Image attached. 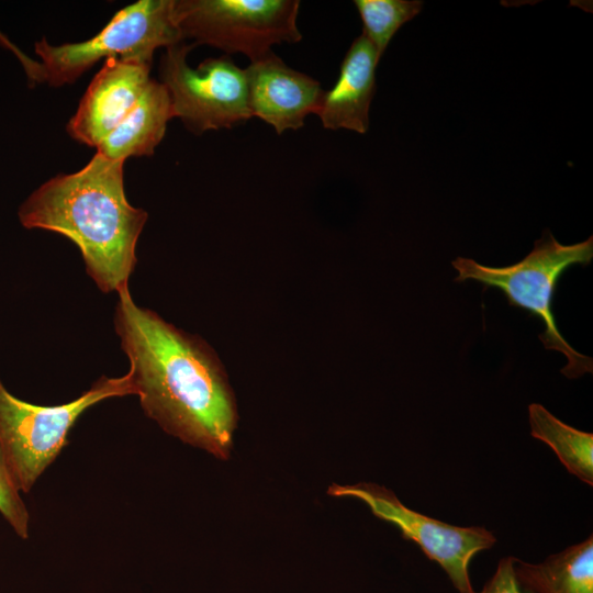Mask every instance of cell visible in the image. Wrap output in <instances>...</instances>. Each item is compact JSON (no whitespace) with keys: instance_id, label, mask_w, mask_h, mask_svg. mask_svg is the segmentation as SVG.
<instances>
[{"instance_id":"obj_7","label":"cell","mask_w":593,"mask_h":593,"mask_svg":"<svg viewBox=\"0 0 593 593\" xmlns=\"http://www.w3.org/2000/svg\"><path fill=\"white\" fill-rule=\"evenodd\" d=\"M195 46L183 41L166 47L160 57V82L169 92L174 118L197 135L249 120L245 68L226 55L206 58L192 68L187 56Z\"/></svg>"},{"instance_id":"obj_6","label":"cell","mask_w":593,"mask_h":593,"mask_svg":"<svg viewBox=\"0 0 593 593\" xmlns=\"http://www.w3.org/2000/svg\"><path fill=\"white\" fill-rule=\"evenodd\" d=\"M174 0H139L118 11L93 37L79 43H35L45 82L60 87L75 82L101 59H153L159 47L183 42L172 15Z\"/></svg>"},{"instance_id":"obj_9","label":"cell","mask_w":593,"mask_h":593,"mask_svg":"<svg viewBox=\"0 0 593 593\" xmlns=\"http://www.w3.org/2000/svg\"><path fill=\"white\" fill-rule=\"evenodd\" d=\"M150 66L152 60L136 57L105 59L67 123L68 134L97 148L138 101L152 79Z\"/></svg>"},{"instance_id":"obj_4","label":"cell","mask_w":593,"mask_h":593,"mask_svg":"<svg viewBox=\"0 0 593 593\" xmlns=\"http://www.w3.org/2000/svg\"><path fill=\"white\" fill-rule=\"evenodd\" d=\"M135 394L128 373L102 376L68 403L42 406L14 396L0 379V447L19 492L31 491L68 444V433L90 406L109 398Z\"/></svg>"},{"instance_id":"obj_17","label":"cell","mask_w":593,"mask_h":593,"mask_svg":"<svg viewBox=\"0 0 593 593\" xmlns=\"http://www.w3.org/2000/svg\"><path fill=\"white\" fill-rule=\"evenodd\" d=\"M516 558H502L497 564L496 571L488 580L483 589L475 593H533L524 588L514 571Z\"/></svg>"},{"instance_id":"obj_1","label":"cell","mask_w":593,"mask_h":593,"mask_svg":"<svg viewBox=\"0 0 593 593\" xmlns=\"http://www.w3.org/2000/svg\"><path fill=\"white\" fill-rule=\"evenodd\" d=\"M114 326L144 413L171 436L227 458L237 409L214 349L200 336L138 306L128 287L118 292Z\"/></svg>"},{"instance_id":"obj_8","label":"cell","mask_w":593,"mask_h":593,"mask_svg":"<svg viewBox=\"0 0 593 593\" xmlns=\"http://www.w3.org/2000/svg\"><path fill=\"white\" fill-rule=\"evenodd\" d=\"M328 493L366 503L374 516L394 524L404 539L417 544L429 560L437 562L458 593H475L469 563L477 553L496 542L485 527H460L426 516L406 507L392 491L373 483L334 484Z\"/></svg>"},{"instance_id":"obj_14","label":"cell","mask_w":593,"mask_h":593,"mask_svg":"<svg viewBox=\"0 0 593 593\" xmlns=\"http://www.w3.org/2000/svg\"><path fill=\"white\" fill-rule=\"evenodd\" d=\"M528 419L532 436L547 444L569 473L593 485V434L563 423L538 403L529 404Z\"/></svg>"},{"instance_id":"obj_12","label":"cell","mask_w":593,"mask_h":593,"mask_svg":"<svg viewBox=\"0 0 593 593\" xmlns=\"http://www.w3.org/2000/svg\"><path fill=\"white\" fill-rule=\"evenodd\" d=\"M171 119L174 114L167 88L150 79L133 109L98 145L97 153L119 161L152 156Z\"/></svg>"},{"instance_id":"obj_13","label":"cell","mask_w":593,"mask_h":593,"mask_svg":"<svg viewBox=\"0 0 593 593\" xmlns=\"http://www.w3.org/2000/svg\"><path fill=\"white\" fill-rule=\"evenodd\" d=\"M514 571L533 593H593V536L539 563L516 559Z\"/></svg>"},{"instance_id":"obj_15","label":"cell","mask_w":593,"mask_h":593,"mask_svg":"<svg viewBox=\"0 0 593 593\" xmlns=\"http://www.w3.org/2000/svg\"><path fill=\"white\" fill-rule=\"evenodd\" d=\"M362 21V34L381 58L398 30L423 8L421 0H355Z\"/></svg>"},{"instance_id":"obj_10","label":"cell","mask_w":593,"mask_h":593,"mask_svg":"<svg viewBox=\"0 0 593 593\" xmlns=\"http://www.w3.org/2000/svg\"><path fill=\"white\" fill-rule=\"evenodd\" d=\"M251 118L271 125L277 134L296 131L316 114L324 90L311 76L294 70L273 52L245 68Z\"/></svg>"},{"instance_id":"obj_2","label":"cell","mask_w":593,"mask_h":593,"mask_svg":"<svg viewBox=\"0 0 593 593\" xmlns=\"http://www.w3.org/2000/svg\"><path fill=\"white\" fill-rule=\"evenodd\" d=\"M123 166L124 161L96 153L80 170L44 182L19 209L24 227L69 238L104 293L128 287L137 264V240L148 217L126 199Z\"/></svg>"},{"instance_id":"obj_3","label":"cell","mask_w":593,"mask_h":593,"mask_svg":"<svg viewBox=\"0 0 593 593\" xmlns=\"http://www.w3.org/2000/svg\"><path fill=\"white\" fill-rule=\"evenodd\" d=\"M593 258V236L581 243L563 245L547 231L522 260L505 267H489L458 257L451 265L457 282L474 280L485 288L501 290L510 305L537 316L544 324L539 335L544 347L564 355L568 362L560 371L569 379L592 373L593 359L577 351L560 333L552 311L557 284L574 265L586 266Z\"/></svg>"},{"instance_id":"obj_18","label":"cell","mask_w":593,"mask_h":593,"mask_svg":"<svg viewBox=\"0 0 593 593\" xmlns=\"http://www.w3.org/2000/svg\"><path fill=\"white\" fill-rule=\"evenodd\" d=\"M0 44L3 45L5 48H9L12 51L15 56L21 61L30 82L32 83H44L45 82V74L44 68L41 64V61H36L25 54H23L16 46H14L1 32H0Z\"/></svg>"},{"instance_id":"obj_5","label":"cell","mask_w":593,"mask_h":593,"mask_svg":"<svg viewBox=\"0 0 593 593\" xmlns=\"http://www.w3.org/2000/svg\"><path fill=\"white\" fill-rule=\"evenodd\" d=\"M299 9L298 0H174L172 15L183 41L240 53L253 63L272 45L301 41Z\"/></svg>"},{"instance_id":"obj_11","label":"cell","mask_w":593,"mask_h":593,"mask_svg":"<svg viewBox=\"0 0 593 593\" xmlns=\"http://www.w3.org/2000/svg\"><path fill=\"white\" fill-rule=\"evenodd\" d=\"M379 60L374 46L362 33L355 38L333 88L322 94L316 115L324 128L367 133Z\"/></svg>"},{"instance_id":"obj_16","label":"cell","mask_w":593,"mask_h":593,"mask_svg":"<svg viewBox=\"0 0 593 593\" xmlns=\"http://www.w3.org/2000/svg\"><path fill=\"white\" fill-rule=\"evenodd\" d=\"M0 514L22 539L29 537L30 513L15 488L0 447Z\"/></svg>"}]
</instances>
